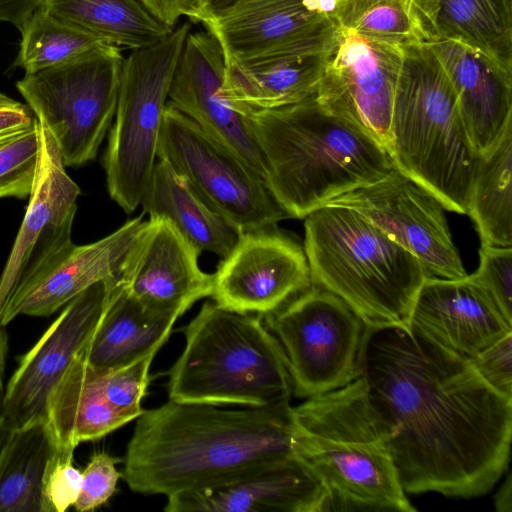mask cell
Instances as JSON below:
<instances>
[{
	"label": "cell",
	"mask_w": 512,
	"mask_h": 512,
	"mask_svg": "<svg viewBox=\"0 0 512 512\" xmlns=\"http://www.w3.org/2000/svg\"><path fill=\"white\" fill-rule=\"evenodd\" d=\"M436 0H332L336 28L398 47L439 39Z\"/></svg>",
	"instance_id": "obj_28"
},
{
	"label": "cell",
	"mask_w": 512,
	"mask_h": 512,
	"mask_svg": "<svg viewBox=\"0 0 512 512\" xmlns=\"http://www.w3.org/2000/svg\"><path fill=\"white\" fill-rule=\"evenodd\" d=\"M294 456L290 402L226 409L168 400L137 418L121 477L134 492L168 497Z\"/></svg>",
	"instance_id": "obj_2"
},
{
	"label": "cell",
	"mask_w": 512,
	"mask_h": 512,
	"mask_svg": "<svg viewBox=\"0 0 512 512\" xmlns=\"http://www.w3.org/2000/svg\"><path fill=\"white\" fill-rule=\"evenodd\" d=\"M225 71V55L217 38L209 31L189 33L172 78L169 102L264 180L263 159L251 130L224 94Z\"/></svg>",
	"instance_id": "obj_18"
},
{
	"label": "cell",
	"mask_w": 512,
	"mask_h": 512,
	"mask_svg": "<svg viewBox=\"0 0 512 512\" xmlns=\"http://www.w3.org/2000/svg\"><path fill=\"white\" fill-rule=\"evenodd\" d=\"M429 46L454 88L472 146L487 155L512 127V74L460 42L438 39Z\"/></svg>",
	"instance_id": "obj_22"
},
{
	"label": "cell",
	"mask_w": 512,
	"mask_h": 512,
	"mask_svg": "<svg viewBox=\"0 0 512 512\" xmlns=\"http://www.w3.org/2000/svg\"><path fill=\"white\" fill-rule=\"evenodd\" d=\"M74 450L55 444L43 477L41 512H64L74 506L82 483V472L73 466Z\"/></svg>",
	"instance_id": "obj_36"
},
{
	"label": "cell",
	"mask_w": 512,
	"mask_h": 512,
	"mask_svg": "<svg viewBox=\"0 0 512 512\" xmlns=\"http://www.w3.org/2000/svg\"><path fill=\"white\" fill-rule=\"evenodd\" d=\"M328 44L226 62V98L234 105L273 109L315 96Z\"/></svg>",
	"instance_id": "obj_24"
},
{
	"label": "cell",
	"mask_w": 512,
	"mask_h": 512,
	"mask_svg": "<svg viewBox=\"0 0 512 512\" xmlns=\"http://www.w3.org/2000/svg\"><path fill=\"white\" fill-rule=\"evenodd\" d=\"M359 376L387 425L406 493L477 497L507 470L512 400L466 357L410 329L368 328Z\"/></svg>",
	"instance_id": "obj_1"
},
{
	"label": "cell",
	"mask_w": 512,
	"mask_h": 512,
	"mask_svg": "<svg viewBox=\"0 0 512 512\" xmlns=\"http://www.w3.org/2000/svg\"><path fill=\"white\" fill-rule=\"evenodd\" d=\"M42 0H0V21L18 29Z\"/></svg>",
	"instance_id": "obj_42"
},
{
	"label": "cell",
	"mask_w": 512,
	"mask_h": 512,
	"mask_svg": "<svg viewBox=\"0 0 512 512\" xmlns=\"http://www.w3.org/2000/svg\"><path fill=\"white\" fill-rule=\"evenodd\" d=\"M54 449L47 419L14 429L0 460V512H41L43 477Z\"/></svg>",
	"instance_id": "obj_31"
},
{
	"label": "cell",
	"mask_w": 512,
	"mask_h": 512,
	"mask_svg": "<svg viewBox=\"0 0 512 512\" xmlns=\"http://www.w3.org/2000/svg\"><path fill=\"white\" fill-rule=\"evenodd\" d=\"M150 218H163L199 252L226 257L241 231L210 207L168 163L155 162L141 203Z\"/></svg>",
	"instance_id": "obj_27"
},
{
	"label": "cell",
	"mask_w": 512,
	"mask_h": 512,
	"mask_svg": "<svg viewBox=\"0 0 512 512\" xmlns=\"http://www.w3.org/2000/svg\"><path fill=\"white\" fill-rule=\"evenodd\" d=\"M39 6L104 43L130 50L154 45L173 30L139 0H42Z\"/></svg>",
	"instance_id": "obj_29"
},
{
	"label": "cell",
	"mask_w": 512,
	"mask_h": 512,
	"mask_svg": "<svg viewBox=\"0 0 512 512\" xmlns=\"http://www.w3.org/2000/svg\"><path fill=\"white\" fill-rule=\"evenodd\" d=\"M39 158L38 125L0 146V198H28Z\"/></svg>",
	"instance_id": "obj_34"
},
{
	"label": "cell",
	"mask_w": 512,
	"mask_h": 512,
	"mask_svg": "<svg viewBox=\"0 0 512 512\" xmlns=\"http://www.w3.org/2000/svg\"><path fill=\"white\" fill-rule=\"evenodd\" d=\"M327 204L359 213L417 257L431 276L462 279L468 275L452 240L442 203L396 168L381 180L346 192Z\"/></svg>",
	"instance_id": "obj_14"
},
{
	"label": "cell",
	"mask_w": 512,
	"mask_h": 512,
	"mask_svg": "<svg viewBox=\"0 0 512 512\" xmlns=\"http://www.w3.org/2000/svg\"><path fill=\"white\" fill-rule=\"evenodd\" d=\"M157 159L241 232L275 227L288 217L256 172L170 102L164 109Z\"/></svg>",
	"instance_id": "obj_11"
},
{
	"label": "cell",
	"mask_w": 512,
	"mask_h": 512,
	"mask_svg": "<svg viewBox=\"0 0 512 512\" xmlns=\"http://www.w3.org/2000/svg\"><path fill=\"white\" fill-rule=\"evenodd\" d=\"M409 329L468 358L512 333V323L470 275L430 276L416 296Z\"/></svg>",
	"instance_id": "obj_21"
},
{
	"label": "cell",
	"mask_w": 512,
	"mask_h": 512,
	"mask_svg": "<svg viewBox=\"0 0 512 512\" xmlns=\"http://www.w3.org/2000/svg\"><path fill=\"white\" fill-rule=\"evenodd\" d=\"M511 474L508 473L505 481L494 496L495 509L498 512L512 511V485Z\"/></svg>",
	"instance_id": "obj_44"
},
{
	"label": "cell",
	"mask_w": 512,
	"mask_h": 512,
	"mask_svg": "<svg viewBox=\"0 0 512 512\" xmlns=\"http://www.w3.org/2000/svg\"><path fill=\"white\" fill-rule=\"evenodd\" d=\"M512 127L479 165L468 203L482 245H512Z\"/></svg>",
	"instance_id": "obj_32"
},
{
	"label": "cell",
	"mask_w": 512,
	"mask_h": 512,
	"mask_svg": "<svg viewBox=\"0 0 512 512\" xmlns=\"http://www.w3.org/2000/svg\"><path fill=\"white\" fill-rule=\"evenodd\" d=\"M189 33L185 23L124 57L104 169L111 199L127 214L141 203L154 168L166 99Z\"/></svg>",
	"instance_id": "obj_8"
},
{
	"label": "cell",
	"mask_w": 512,
	"mask_h": 512,
	"mask_svg": "<svg viewBox=\"0 0 512 512\" xmlns=\"http://www.w3.org/2000/svg\"><path fill=\"white\" fill-rule=\"evenodd\" d=\"M439 39L460 42L512 74V0H436Z\"/></svg>",
	"instance_id": "obj_30"
},
{
	"label": "cell",
	"mask_w": 512,
	"mask_h": 512,
	"mask_svg": "<svg viewBox=\"0 0 512 512\" xmlns=\"http://www.w3.org/2000/svg\"><path fill=\"white\" fill-rule=\"evenodd\" d=\"M199 252L163 218H150L132 246L119 284L147 307L180 317L208 297L213 274L203 272Z\"/></svg>",
	"instance_id": "obj_19"
},
{
	"label": "cell",
	"mask_w": 512,
	"mask_h": 512,
	"mask_svg": "<svg viewBox=\"0 0 512 512\" xmlns=\"http://www.w3.org/2000/svg\"><path fill=\"white\" fill-rule=\"evenodd\" d=\"M480 264L470 275L492 297L497 307L512 323V248L482 245Z\"/></svg>",
	"instance_id": "obj_37"
},
{
	"label": "cell",
	"mask_w": 512,
	"mask_h": 512,
	"mask_svg": "<svg viewBox=\"0 0 512 512\" xmlns=\"http://www.w3.org/2000/svg\"><path fill=\"white\" fill-rule=\"evenodd\" d=\"M157 353H150L126 365L102 372L103 391L110 404L132 421L145 411L142 399L149 384V370Z\"/></svg>",
	"instance_id": "obj_35"
},
{
	"label": "cell",
	"mask_w": 512,
	"mask_h": 512,
	"mask_svg": "<svg viewBox=\"0 0 512 512\" xmlns=\"http://www.w3.org/2000/svg\"><path fill=\"white\" fill-rule=\"evenodd\" d=\"M159 21L174 29L185 0H139Z\"/></svg>",
	"instance_id": "obj_43"
},
{
	"label": "cell",
	"mask_w": 512,
	"mask_h": 512,
	"mask_svg": "<svg viewBox=\"0 0 512 512\" xmlns=\"http://www.w3.org/2000/svg\"><path fill=\"white\" fill-rule=\"evenodd\" d=\"M177 319L176 315L144 305L117 278L102 320L87 347V362L105 372L157 353L168 340Z\"/></svg>",
	"instance_id": "obj_26"
},
{
	"label": "cell",
	"mask_w": 512,
	"mask_h": 512,
	"mask_svg": "<svg viewBox=\"0 0 512 512\" xmlns=\"http://www.w3.org/2000/svg\"><path fill=\"white\" fill-rule=\"evenodd\" d=\"M332 0H236L203 23L226 62L275 52L324 47L336 31Z\"/></svg>",
	"instance_id": "obj_17"
},
{
	"label": "cell",
	"mask_w": 512,
	"mask_h": 512,
	"mask_svg": "<svg viewBox=\"0 0 512 512\" xmlns=\"http://www.w3.org/2000/svg\"><path fill=\"white\" fill-rule=\"evenodd\" d=\"M264 323L283 348L296 396L324 394L359 376L368 327L335 294L312 284Z\"/></svg>",
	"instance_id": "obj_10"
},
{
	"label": "cell",
	"mask_w": 512,
	"mask_h": 512,
	"mask_svg": "<svg viewBox=\"0 0 512 512\" xmlns=\"http://www.w3.org/2000/svg\"><path fill=\"white\" fill-rule=\"evenodd\" d=\"M311 283L342 299L368 328L409 329L430 273L356 211L327 204L305 217Z\"/></svg>",
	"instance_id": "obj_5"
},
{
	"label": "cell",
	"mask_w": 512,
	"mask_h": 512,
	"mask_svg": "<svg viewBox=\"0 0 512 512\" xmlns=\"http://www.w3.org/2000/svg\"><path fill=\"white\" fill-rule=\"evenodd\" d=\"M311 285L304 248L271 227L240 233L213 273L210 297L225 309L264 316Z\"/></svg>",
	"instance_id": "obj_16"
},
{
	"label": "cell",
	"mask_w": 512,
	"mask_h": 512,
	"mask_svg": "<svg viewBox=\"0 0 512 512\" xmlns=\"http://www.w3.org/2000/svg\"><path fill=\"white\" fill-rule=\"evenodd\" d=\"M8 334L5 330V327L0 326V415L2 410L3 398L5 393V368H6V360L8 356Z\"/></svg>",
	"instance_id": "obj_45"
},
{
	"label": "cell",
	"mask_w": 512,
	"mask_h": 512,
	"mask_svg": "<svg viewBox=\"0 0 512 512\" xmlns=\"http://www.w3.org/2000/svg\"><path fill=\"white\" fill-rule=\"evenodd\" d=\"M167 512L330 511L327 491L296 456L167 497Z\"/></svg>",
	"instance_id": "obj_20"
},
{
	"label": "cell",
	"mask_w": 512,
	"mask_h": 512,
	"mask_svg": "<svg viewBox=\"0 0 512 512\" xmlns=\"http://www.w3.org/2000/svg\"><path fill=\"white\" fill-rule=\"evenodd\" d=\"M118 276L73 298L21 357L5 387L1 416L17 429L47 419L49 397L75 356L91 342Z\"/></svg>",
	"instance_id": "obj_15"
},
{
	"label": "cell",
	"mask_w": 512,
	"mask_h": 512,
	"mask_svg": "<svg viewBox=\"0 0 512 512\" xmlns=\"http://www.w3.org/2000/svg\"><path fill=\"white\" fill-rule=\"evenodd\" d=\"M235 107L261 153L265 185L288 217L305 218L395 168L380 144L329 113L315 96L273 109Z\"/></svg>",
	"instance_id": "obj_3"
},
{
	"label": "cell",
	"mask_w": 512,
	"mask_h": 512,
	"mask_svg": "<svg viewBox=\"0 0 512 512\" xmlns=\"http://www.w3.org/2000/svg\"><path fill=\"white\" fill-rule=\"evenodd\" d=\"M87 347L75 356L48 400L47 421L57 446L76 448L130 422L107 400L102 372L87 362Z\"/></svg>",
	"instance_id": "obj_25"
},
{
	"label": "cell",
	"mask_w": 512,
	"mask_h": 512,
	"mask_svg": "<svg viewBox=\"0 0 512 512\" xmlns=\"http://www.w3.org/2000/svg\"><path fill=\"white\" fill-rule=\"evenodd\" d=\"M39 158L29 202L0 276V321L75 245L72 226L79 186L65 170L49 131L37 121Z\"/></svg>",
	"instance_id": "obj_12"
},
{
	"label": "cell",
	"mask_w": 512,
	"mask_h": 512,
	"mask_svg": "<svg viewBox=\"0 0 512 512\" xmlns=\"http://www.w3.org/2000/svg\"><path fill=\"white\" fill-rule=\"evenodd\" d=\"M236 0H185L182 15L191 21L202 22L210 20L216 14L231 6Z\"/></svg>",
	"instance_id": "obj_41"
},
{
	"label": "cell",
	"mask_w": 512,
	"mask_h": 512,
	"mask_svg": "<svg viewBox=\"0 0 512 512\" xmlns=\"http://www.w3.org/2000/svg\"><path fill=\"white\" fill-rule=\"evenodd\" d=\"M401 63V47L336 28L325 50L315 97L325 110L387 151Z\"/></svg>",
	"instance_id": "obj_13"
},
{
	"label": "cell",
	"mask_w": 512,
	"mask_h": 512,
	"mask_svg": "<svg viewBox=\"0 0 512 512\" xmlns=\"http://www.w3.org/2000/svg\"><path fill=\"white\" fill-rule=\"evenodd\" d=\"M119 460L107 453H95L82 471L79 496L74 504L77 511H92L105 504L115 493L121 473Z\"/></svg>",
	"instance_id": "obj_38"
},
{
	"label": "cell",
	"mask_w": 512,
	"mask_h": 512,
	"mask_svg": "<svg viewBox=\"0 0 512 512\" xmlns=\"http://www.w3.org/2000/svg\"><path fill=\"white\" fill-rule=\"evenodd\" d=\"M387 153L394 167L445 210L467 214L482 160L468 137L457 95L429 45L405 46Z\"/></svg>",
	"instance_id": "obj_6"
},
{
	"label": "cell",
	"mask_w": 512,
	"mask_h": 512,
	"mask_svg": "<svg viewBox=\"0 0 512 512\" xmlns=\"http://www.w3.org/2000/svg\"><path fill=\"white\" fill-rule=\"evenodd\" d=\"M144 222L141 214L96 242L74 245L58 265L4 313L0 326L6 327L19 315L50 316L92 285L119 276Z\"/></svg>",
	"instance_id": "obj_23"
},
{
	"label": "cell",
	"mask_w": 512,
	"mask_h": 512,
	"mask_svg": "<svg viewBox=\"0 0 512 512\" xmlns=\"http://www.w3.org/2000/svg\"><path fill=\"white\" fill-rule=\"evenodd\" d=\"M13 431L14 429L8 424L6 419L0 415V460Z\"/></svg>",
	"instance_id": "obj_46"
},
{
	"label": "cell",
	"mask_w": 512,
	"mask_h": 512,
	"mask_svg": "<svg viewBox=\"0 0 512 512\" xmlns=\"http://www.w3.org/2000/svg\"><path fill=\"white\" fill-rule=\"evenodd\" d=\"M183 332L184 349L168 372L169 400L244 407L290 402L285 353L259 315L207 301Z\"/></svg>",
	"instance_id": "obj_7"
},
{
	"label": "cell",
	"mask_w": 512,
	"mask_h": 512,
	"mask_svg": "<svg viewBox=\"0 0 512 512\" xmlns=\"http://www.w3.org/2000/svg\"><path fill=\"white\" fill-rule=\"evenodd\" d=\"M36 124L34 113L26 104L0 93V146Z\"/></svg>",
	"instance_id": "obj_40"
},
{
	"label": "cell",
	"mask_w": 512,
	"mask_h": 512,
	"mask_svg": "<svg viewBox=\"0 0 512 512\" xmlns=\"http://www.w3.org/2000/svg\"><path fill=\"white\" fill-rule=\"evenodd\" d=\"M21 41L15 62L25 73L58 65L102 44L38 6L19 28Z\"/></svg>",
	"instance_id": "obj_33"
},
{
	"label": "cell",
	"mask_w": 512,
	"mask_h": 512,
	"mask_svg": "<svg viewBox=\"0 0 512 512\" xmlns=\"http://www.w3.org/2000/svg\"><path fill=\"white\" fill-rule=\"evenodd\" d=\"M121 48L99 44L55 66L25 73L16 88L53 137L65 167L95 159L115 116Z\"/></svg>",
	"instance_id": "obj_9"
},
{
	"label": "cell",
	"mask_w": 512,
	"mask_h": 512,
	"mask_svg": "<svg viewBox=\"0 0 512 512\" xmlns=\"http://www.w3.org/2000/svg\"><path fill=\"white\" fill-rule=\"evenodd\" d=\"M467 360L483 381L500 395L512 400V333Z\"/></svg>",
	"instance_id": "obj_39"
},
{
	"label": "cell",
	"mask_w": 512,
	"mask_h": 512,
	"mask_svg": "<svg viewBox=\"0 0 512 512\" xmlns=\"http://www.w3.org/2000/svg\"><path fill=\"white\" fill-rule=\"evenodd\" d=\"M296 455L320 480L332 510L414 512L387 425L358 376L293 408Z\"/></svg>",
	"instance_id": "obj_4"
}]
</instances>
